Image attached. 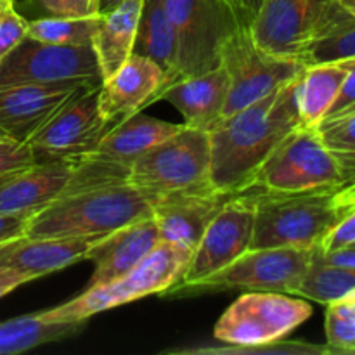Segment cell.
<instances>
[{
    "label": "cell",
    "instance_id": "cell-25",
    "mask_svg": "<svg viewBox=\"0 0 355 355\" xmlns=\"http://www.w3.org/2000/svg\"><path fill=\"white\" fill-rule=\"evenodd\" d=\"M134 54L155 61L165 71L168 87L180 80L177 35L163 6V0H144Z\"/></svg>",
    "mask_w": 355,
    "mask_h": 355
},
{
    "label": "cell",
    "instance_id": "cell-7",
    "mask_svg": "<svg viewBox=\"0 0 355 355\" xmlns=\"http://www.w3.org/2000/svg\"><path fill=\"white\" fill-rule=\"evenodd\" d=\"M128 184L158 196L214 187L210 182V134L184 123L179 132L135 159Z\"/></svg>",
    "mask_w": 355,
    "mask_h": 355
},
{
    "label": "cell",
    "instance_id": "cell-45",
    "mask_svg": "<svg viewBox=\"0 0 355 355\" xmlns=\"http://www.w3.org/2000/svg\"><path fill=\"white\" fill-rule=\"evenodd\" d=\"M333 2H335L340 9H343L345 12L355 16V0H333Z\"/></svg>",
    "mask_w": 355,
    "mask_h": 355
},
{
    "label": "cell",
    "instance_id": "cell-19",
    "mask_svg": "<svg viewBox=\"0 0 355 355\" xmlns=\"http://www.w3.org/2000/svg\"><path fill=\"white\" fill-rule=\"evenodd\" d=\"M76 162H40L0 180V215H33L61 196Z\"/></svg>",
    "mask_w": 355,
    "mask_h": 355
},
{
    "label": "cell",
    "instance_id": "cell-29",
    "mask_svg": "<svg viewBox=\"0 0 355 355\" xmlns=\"http://www.w3.org/2000/svg\"><path fill=\"white\" fill-rule=\"evenodd\" d=\"M322 144L338 165L345 184L355 180V106L322 118L315 127ZM343 184V186H345Z\"/></svg>",
    "mask_w": 355,
    "mask_h": 355
},
{
    "label": "cell",
    "instance_id": "cell-16",
    "mask_svg": "<svg viewBox=\"0 0 355 355\" xmlns=\"http://www.w3.org/2000/svg\"><path fill=\"white\" fill-rule=\"evenodd\" d=\"M166 89L168 78L165 71L151 59L132 52L130 58L101 83L99 111L107 123L118 125L159 101Z\"/></svg>",
    "mask_w": 355,
    "mask_h": 355
},
{
    "label": "cell",
    "instance_id": "cell-17",
    "mask_svg": "<svg viewBox=\"0 0 355 355\" xmlns=\"http://www.w3.org/2000/svg\"><path fill=\"white\" fill-rule=\"evenodd\" d=\"M232 194L215 187L163 194L153 207L162 241L193 253L205 229Z\"/></svg>",
    "mask_w": 355,
    "mask_h": 355
},
{
    "label": "cell",
    "instance_id": "cell-24",
    "mask_svg": "<svg viewBox=\"0 0 355 355\" xmlns=\"http://www.w3.org/2000/svg\"><path fill=\"white\" fill-rule=\"evenodd\" d=\"M355 58V16L324 0L302 61L305 64L338 62Z\"/></svg>",
    "mask_w": 355,
    "mask_h": 355
},
{
    "label": "cell",
    "instance_id": "cell-12",
    "mask_svg": "<svg viewBox=\"0 0 355 355\" xmlns=\"http://www.w3.org/2000/svg\"><path fill=\"white\" fill-rule=\"evenodd\" d=\"M99 87L73 97L28 139L26 144L33 151L37 163L58 159L76 162L90 155L114 127L104 120L99 111Z\"/></svg>",
    "mask_w": 355,
    "mask_h": 355
},
{
    "label": "cell",
    "instance_id": "cell-37",
    "mask_svg": "<svg viewBox=\"0 0 355 355\" xmlns=\"http://www.w3.org/2000/svg\"><path fill=\"white\" fill-rule=\"evenodd\" d=\"M340 62H342L343 68H345V78H343L338 96H336L335 103L329 107L326 116H333V114L342 113V111L355 106V58L345 59V61Z\"/></svg>",
    "mask_w": 355,
    "mask_h": 355
},
{
    "label": "cell",
    "instance_id": "cell-35",
    "mask_svg": "<svg viewBox=\"0 0 355 355\" xmlns=\"http://www.w3.org/2000/svg\"><path fill=\"white\" fill-rule=\"evenodd\" d=\"M45 16L58 17H87L99 16L96 0H31Z\"/></svg>",
    "mask_w": 355,
    "mask_h": 355
},
{
    "label": "cell",
    "instance_id": "cell-1",
    "mask_svg": "<svg viewBox=\"0 0 355 355\" xmlns=\"http://www.w3.org/2000/svg\"><path fill=\"white\" fill-rule=\"evenodd\" d=\"M298 80L274 90L231 116L220 118L210 134V182L215 189L238 194L248 187L270 153L300 127L295 87Z\"/></svg>",
    "mask_w": 355,
    "mask_h": 355
},
{
    "label": "cell",
    "instance_id": "cell-8",
    "mask_svg": "<svg viewBox=\"0 0 355 355\" xmlns=\"http://www.w3.org/2000/svg\"><path fill=\"white\" fill-rule=\"evenodd\" d=\"M179 49L180 78L220 66L222 47L243 26L224 0H163Z\"/></svg>",
    "mask_w": 355,
    "mask_h": 355
},
{
    "label": "cell",
    "instance_id": "cell-10",
    "mask_svg": "<svg viewBox=\"0 0 355 355\" xmlns=\"http://www.w3.org/2000/svg\"><path fill=\"white\" fill-rule=\"evenodd\" d=\"M220 64L231 78L222 118L263 99L279 87L300 78L305 62L266 52L253 42L248 28L241 26L222 47Z\"/></svg>",
    "mask_w": 355,
    "mask_h": 355
},
{
    "label": "cell",
    "instance_id": "cell-39",
    "mask_svg": "<svg viewBox=\"0 0 355 355\" xmlns=\"http://www.w3.org/2000/svg\"><path fill=\"white\" fill-rule=\"evenodd\" d=\"M31 281H35L33 277L21 272V270L14 269V267L0 266V298L9 295L10 291L17 290V288L23 286V284L31 283Z\"/></svg>",
    "mask_w": 355,
    "mask_h": 355
},
{
    "label": "cell",
    "instance_id": "cell-40",
    "mask_svg": "<svg viewBox=\"0 0 355 355\" xmlns=\"http://www.w3.org/2000/svg\"><path fill=\"white\" fill-rule=\"evenodd\" d=\"M322 262L331 263V266H342V267H355V245L343 246V248L331 250V252H319Z\"/></svg>",
    "mask_w": 355,
    "mask_h": 355
},
{
    "label": "cell",
    "instance_id": "cell-38",
    "mask_svg": "<svg viewBox=\"0 0 355 355\" xmlns=\"http://www.w3.org/2000/svg\"><path fill=\"white\" fill-rule=\"evenodd\" d=\"M30 215H0V243L24 238Z\"/></svg>",
    "mask_w": 355,
    "mask_h": 355
},
{
    "label": "cell",
    "instance_id": "cell-26",
    "mask_svg": "<svg viewBox=\"0 0 355 355\" xmlns=\"http://www.w3.org/2000/svg\"><path fill=\"white\" fill-rule=\"evenodd\" d=\"M345 68L342 62L307 64L295 87L298 116L305 127H318L340 92Z\"/></svg>",
    "mask_w": 355,
    "mask_h": 355
},
{
    "label": "cell",
    "instance_id": "cell-9",
    "mask_svg": "<svg viewBox=\"0 0 355 355\" xmlns=\"http://www.w3.org/2000/svg\"><path fill=\"white\" fill-rule=\"evenodd\" d=\"M312 315L305 298L279 291H246L215 324L214 336L229 347L277 342Z\"/></svg>",
    "mask_w": 355,
    "mask_h": 355
},
{
    "label": "cell",
    "instance_id": "cell-13",
    "mask_svg": "<svg viewBox=\"0 0 355 355\" xmlns=\"http://www.w3.org/2000/svg\"><path fill=\"white\" fill-rule=\"evenodd\" d=\"M255 203L246 193L232 194L205 229L180 283H194L234 262L250 250ZM177 283V284H180Z\"/></svg>",
    "mask_w": 355,
    "mask_h": 355
},
{
    "label": "cell",
    "instance_id": "cell-47",
    "mask_svg": "<svg viewBox=\"0 0 355 355\" xmlns=\"http://www.w3.org/2000/svg\"><path fill=\"white\" fill-rule=\"evenodd\" d=\"M0 139H7V137H3V135H2V134H0Z\"/></svg>",
    "mask_w": 355,
    "mask_h": 355
},
{
    "label": "cell",
    "instance_id": "cell-43",
    "mask_svg": "<svg viewBox=\"0 0 355 355\" xmlns=\"http://www.w3.org/2000/svg\"><path fill=\"white\" fill-rule=\"evenodd\" d=\"M121 2L125 0H96V10L99 16H104V14L111 12L113 9H116Z\"/></svg>",
    "mask_w": 355,
    "mask_h": 355
},
{
    "label": "cell",
    "instance_id": "cell-30",
    "mask_svg": "<svg viewBox=\"0 0 355 355\" xmlns=\"http://www.w3.org/2000/svg\"><path fill=\"white\" fill-rule=\"evenodd\" d=\"M99 19L101 16L37 17V19L28 21L26 37L54 45H69V47L92 45Z\"/></svg>",
    "mask_w": 355,
    "mask_h": 355
},
{
    "label": "cell",
    "instance_id": "cell-14",
    "mask_svg": "<svg viewBox=\"0 0 355 355\" xmlns=\"http://www.w3.org/2000/svg\"><path fill=\"white\" fill-rule=\"evenodd\" d=\"M99 85L96 82L73 80L3 87L0 89V134L12 141L26 142L73 97Z\"/></svg>",
    "mask_w": 355,
    "mask_h": 355
},
{
    "label": "cell",
    "instance_id": "cell-42",
    "mask_svg": "<svg viewBox=\"0 0 355 355\" xmlns=\"http://www.w3.org/2000/svg\"><path fill=\"white\" fill-rule=\"evenodd\" d=\"M335 201L342 215L355 207V180L335 191Z\"/></svg>",
    "mask_w": 355,
    "mask_h": 355
},
{
    "label": "cell",
    "instance_id": "cell-36",
    "mask_svg": "<svg viewBox=\"0 0 355 355\" xmlns=\"http://www.w3.org/2000/svg\"><path fill=\"white\" fill-rule=\"evenodd\" d=\"M355 243V207L342 215L338 222L333 225L331 231L324 236L321 245L318 246L319 252L326 253L331 250L343 248Z\"/></svg>",
    "mask_w": 355,
    "mask_h": 355
},
{
    "label": "cell",
    "instance_id": "cell-44",
    "mask_svg": "<svg viewBox=\"0 0 355 355\" xmlns=\"http://www.w3.org/2000/svg\"><path fill=\"white\" fill-rule=\"evenodd\" d=\"M19 239H12V241L0 243V266H6V262H7V259H9L10 252H12L14 246H16V243L19 241Z\"/></svg>",
    "mask_w": 355,
    "mask_h": 355
},
{
    "label": "cell",
    "instance_id": "cell-15",
    "mask_svg": "<svg viewBox=\"0 0 355 355\" xmlns=\"http://www.w3.org/2000/svg\"><path fill=\"white\" fill-rule=\"evenodd\" d=\"M324 0H262L248 31L253 42L279 58L300 59Z\"/></svg>",
    "mask_w": 355,
    "mask_h": 355
},
{
    "label": "cell",
    "instance_id": "cell-48",
    "mask_svg": "<svg viewBox=\"0 0 355 355\" xmlns=\"http://www.w3.org/2000/svg\"><path fill=\"white\" fill-rule=\"evenodd\" d=\"M354 245H355V243H354Z\"/></svg>",
    "mask_w": 355,
    "mask_h": 355
},
{
    "label": "cell",
    "instance_id": "cell-20",
    "mask_svg": "<svg viewBox=\"0 0 355 355\" xmlns=\"http://www.w3.org/2000/svg\"><path fill=\"white\" fill-rule=\"evenodd\" d=\"M231 78L224 66L205 71L201 75L186 76L163 90L159 101L172 104L189 127L210 130L222 118L227 101Z\"/></svg>",
    "mask_w": 355,
    "mask_h": 355
},
{
    "label": "cell",
    "instance_id": "cell-28",
    "mask_svg": "<svg viewBox=\"0 0 355 355\" xmlns=\"http://www.w3.org/2000/svg\"><path fill=\"white\" fill-rule=\"evenodd\" d=\"M355 291V267L331 266L322 262L315 248L312 262L291 295L318 304H331Z\"/></svg>",
    "mask_w": 355,
    "mask_h": 355
},
{
    "label": "cell",
    "instance_id": "cell-33",
    "mask_svg": "<svg viewBox=\"0 0 355 355\" xmlns=\"http://www.w3.org/2000/svg\"><path fill=\"white\" fill-rule=\"evenodd\" d=\"M14 2L16 0H7L0 7V59L19 45L28 33V19L17 12Z\"/></svg>",
    "mask_w": 355,
    "mask_h": 355
},
{
    "label": "cell",
    "instance_id": "cell-32",
    "mask_svg": "<svg viewBox=\"0 0 355 355\" xmlns=\"http://www.w3.org/2000/svg\"><path fill=\"white\" fill-rule=\"evenodd\" d=\"M173 352L179 354H241V355H250V354H291V355H314V354H335V350L329 345H312V343H304V342H283V340H277V342L263 343V345H255V347H203V349H186V350H173Z\"/></svg>",
    "mask_w": 355,
    "mask_h": 355
},
{
    "label": "cell",
    "instance_id": "cell-11",
    "mask_svg": "<svg viewBox=\"0 0 355 355\" xmlns=\"http://www.w3.org/2000/svg\"><path fill=\"white\" fill-rule=\"evenodd\" d=\"M73 80L103 83V73L92 45L69 47L26 37L0 59V89Z\"/></svg>",
    "mask_w": 355,
    "mask_h": 355
},
{
    "label": "cell",
    "instance_id": "cell-3",
    "mask_svg": "<svg viewBox=\"0 0 355 355\" xmlns=\"http://www.w3.org/2000/svg\"><path fill=\"white\" fill-rule=\"evenodd\" d=\"M193 253L162 241L130 272L101 286H89L80 297L40 312L45 321H87L110 309L141 300L149 295H165L180 283Z\"/></svg>",
    "mask_w": 355,
    "mask_h": 355
},
{
    "label": "cell",
    "instance_id": "cell-6",
    "mask_svg": "<svg viewBox=\"0 0 355 355\" xmlns=\"http://www.w3.org/2000/svg\"><path fill=\"white\" fill-rule=\"evenodd\" d=\"M315 248H250L218 272L170 288L168 297L222 291H279L291 295L307 272Z\"/></svg>",
    "mask_w": 355,
    "mask_h": 355
},
{
    "label": "cell",
    "instance_id": "cell-41",
    "mask_svg": "<svg viewBox=\"0 0 355 355\" xmlns=\"http://www.w3.org/2000/svg\"><path fill=\"white\" fill-rule=\"evenodd\" d=\"M224 2L234 10V14L241 21L243 26H248L253 17H255L262 0H224Z\"/></svg>",
    "mask_w": 355,
    "mask_h": 355
},
{
    "label": "cell",
    "instance_id": "cell-21",
    "mask_svg": "<svg viewBox=\"0 0 355 355\" xmlns=\"http://www.w3.org/2000/svg\"><path fill=\"white\" fill-rule=\"evenodd\" d=\"M182 125L184 123H168V121L137 113L114 125L101 139L97 148L83 158L130 172V166L134 165L135 159L141 158L144 153L155 148L156 144L168 139L170 135L179 132Z\"/></svg>",
    "mask_w": 355,
    "mask_h": 355
},
{
    "label": "cell",
    "instance_id": "cell-46",
    "mask_svg": "<svg viewBox=\"0 0 355 355\" xmlns=\"http://www.w3.org/2000/svg\"><path fill=\"white\" fill-rule=\"evenodd\" d=\"M6 2H7V0H0V7H2Z\"/></svg>",
    "mask_w": 355,
    "mask_h": 355
},
{
    "label": "cell",
    "instance_id": "cell-27",
    "mask_svg": "<svg viewBox=\"0 0 355 355\" xmlns=\"http://www.w3.org/2000/svg\"><path fill=\"white\" fill-rule=\"evenodd\" d=\"M87 321L51 322L38 314L19 315L0 322V355H17L37 347L75 336Z\"/></svg>",
    "mask_w": 355,
    "mask_h": 355
},
{
    "label": "cell",
    "instance_id": "cell-2",
    "mask_svg": "<svg viewBox=\"0 0 355 355\" xmlns=\"http://www.w3.org/2000/svg\"><path fill=\"white\" fill-rule=\"evenodd\" d=\"M158 198L128 182L62 194L30 215L24 238L110 234L153 215Z\"/></svg>",
    "mask_w": 355,
    "mask_h": 355
},
{
    "label": "cell",
    "instance_id": "cell-22",
    "mask_svg": "<svg viewBox=\"0 0 355 355\" xmlns=\"http://www.w3.org/2000/svg\"><path fill=\"white\" fill-rule=\"evenodd\" d=\"M104 236L106 234L21 238L10 252L6 266L38 279L85 260L89 250Z\"/></svg>",
    "mask_w": 355,
    "mask_h": 355
},
{
    "label": "cell",
    "instance_id": "cell-5",
    "mask_svg": "<svg viewBox=\"0 0 355 355\" xmlns=\"http://www.w3.org/2000/svg\"><path fill=\"white\" fill-rule=\"evenodd\" d=\"M343 184L342 172L315 127L300 125L270 153L243 193H335Z\"/></svg>",
    "mask_w": 355,
    "mask_h": 355
},
{
    "label": "cell",
    "instance_id": "cell-31",
    "mask_svg": "<svg viewBox=\"0 0 355 355\" xmlns=\"http://www.w3.org/2000/svg\"><path fill=\"white\" fill-rule=\"evenodd\" d=\"M326 338L338 354L355 352V302L350 298L328 304L326 311Z\"/></svg>",
    "mask_w": 355,
    "mask_h": 355
},
{
    "label": "cell",
    "instance_id": "cell-23",
    "mask_svg": "<svg viewBox=\"0 0 355 355\" xmlns=\"http://www.w3.org/2000/svg\"><path fill=\"white\" fill-rule=\"evenodd\" d=\"M144 0H125L116 9L101 16L92 49L99 62L103 80L116 71L134 52Z\"/></svg>",
    "mask_w": 355,
    "mask_h": 355
},
{
    "label": "cell",
    "instance_id": "cell-4",
    "mask_svg": "<svg viewBox=\"0 0 355 355\" xmlns=\"http://www.w3.org/2000/svg\"><path fill=\"white\" fill-rule=\"evenodd\" d=\"M255 203L250 248H318L342 218L335 193H246Z\"/></svg>",
    "mask_w": 355,
    "mask_h": 355
},
{
    "label": "cell",
    "instance_id": "cell-34",
    "mask_svg": "<svg viewBox=\"0 0 355 355\" xmlns=\"http://www.w3.org/2000/svg\"><path fill=\"white\" fill-rule=\"evenodd\" d=\"M35 163H37V158L26 142L0 139V180L21 172Z\"/></svg>",
    "mask_w": 355,
    "mask_h": 355
},
{
    "label": "cell",
    "instance_id": "cell-18",
    "mask_svg": "<svg viewBox=\"0 0 355 355\" xmlns=\"http://www.w3.org/2000/svg\"><path fill=\"white\" fill-rule=\"evenodd\" d=\"M162 243L153 215L123 225L104 236L87 253L85 260L94 263L89 286H101L130 272Z\"/></svg>",
    "mask_w": 355,
    "mask_h": 355
}]
</instances>
